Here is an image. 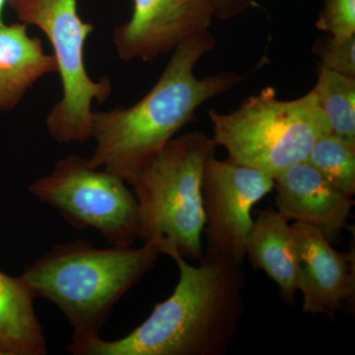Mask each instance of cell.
<instances>
[{
    "mask_svg": "<svg viewBox=\"0 0 355 355\" xmlns=\"http://www.w3.org/2000/svg\"><path fill=\"white\" fill-rule=\"evenodd\" d=\"M216 146L228 159L272 178L305 161L318 139L331 132L330 125L312 90L291 101L277 99L273 87L250 96L239 108L222 114L209 110Z\"/></svg>",
    "mask_w": 355,
    "mask_h": 355,
    "instance_id": "5b68a950",
    "label": "cell"
},
{
    "mask_svg": "<svg viewBox=\"0 0 355 355\" xmlns=\"http://www.w3.org/2000/svg\"><path fill=\"white\" fill-rule=\"evenodd\" d=\"M180 279L169 298L118 340L99 334L73 335L67 349L74 355H224L245 312L242 265L203 256L200 265L173 254Z\"/></svg>",
    "mask_w": 355,
    "mask_h": 355,
    "instance_id": "6da1fadb",
    "label": "cell"
},
{
    "mask_svg": "<svg viewBox=\"0 0 355 355\" xmlns=\"http://www.w3.org/2000/svg\"><path fill=\"white\" fill-rule=\"evenodd\" d=\"M336 189L355 193V144L330 132L315 142L305 159Z\"/></svg>",
    "mask_w": 355,
    "mask_h": 355,
    "instance_id": "2e32d148",
    "label": "cell"
},
{
    "mask_svg": "<svg viewBox=\"0 0 355 355\" xmlns=\"http://www.w3.org/2000/svg\"><path fill=\"white\" fill-rule=\"evenodd\" d=\"M34 300L21 275L0 270V355L48 354Z\"/></svg>",
    "mask_w": 355,
    "mask_h": 355,
    "instance_id": "5bb4252c",
    "label": "cell"
},
{
    "mask_svg": "<svg viewBox=\"0 0 355 355\" xmlns=\"http://www.w3.org/2000/svg\"><path fill=\"white\" fill-rule=\"evenodd\" d=\"M277 211L287 221L319 229L331 242L347 227L354 200L336 189L306 161L275 178Z\"/></svg>",
    "mask_w": 355,
    "mask_h": 355,
    "instance_id": "8fae6325",
    "label": "cell"
},
{
    "mask_svg": "<svg viewBox=\"0 0 355 355\" xmlns=\"http://www.w3.org/2000/svg\"><path fill=\"white\" fill-rule=\"evenodd\" d=\"M216 46L209 30L196 35L175 49L157 83L139 102L94 112L89 165L127 181L193 121L202 105L241 83L246 76L237 72L196 76L198 62Z\"/></svg>",
    "mask_w": 355,
    "mask_h": 355,
    "instance_id": "7a4b0ae2",
    "label": "cell"
},
{
    "mask_svg": "<svg viewBox=\"0 0 355 355\" xmlns=\"http://www.w3.org/2000/svg\"><path fill=\"white\" fill-rule=\"evenodd\" d=\"M313 51L324 69L355 77V35L342 39L328 35L315 42Z\"/></svg>",
    "mask_w": 355,
    "mask_h": 355,
    "instance_id": "e0dca14e",
    "label": "cell"
},
{
    "mask_svg": "<svg viewBox=\"0 0 355 355\" xmlns=\"http://www.w3.org/2000/svg\"><path fill=\"white\" fill-rule=\"evenodd\" d=\"M58 72L43 42L24 23L0 25V114L15 109L40 79Z\"/></svg>",
    "mask_w": 355,
    "mask_h": 355,
    "instance_id": "7c38bea8",
    "label": "cell"
},
{
    "mask_svg": "<svg viewBox=\"0 0 355 355\" xmlns=\"http://www.w3.org/2000/svg\"><path fill=\"white\" fill-rule=\"evenodd\" d=\"M273 189L275 179L261 170L217 160L214 155L207 159L202 184L207 219L203 256L227 259L243 266L254 225L252 209Z\"/></svg>",
    "mask_w": 355,
    "mask_h": 355,
    "instance_id": "ba28073f",
    "label": "cell"
},
{
    "mask_svg": "<svg viewBox=\"0 0 355 355\" xmlns=\"http://www.w3.org/2000/svg\"><path fill=\"white\" fill-rule=\"evenodd\" d=\"M21 23L38 27L53 46L62 79V96L46 116L51 137L60 144L84 142L92 133V103L113 91L108 78L89 76L84 60L86 40L94 26L84 22L77 0H7Z\"/></svg>",
    "mask_w": 355,
    "mask_h": 355,
    "instance_id": "8992f818",
    "label": "cell"
},
{
    "mask_svg": "<svg viewBox=\"0 0 355 355\" xmlns=\"http://www.w3.org/2000/svg\"><path fill=\"white\" fill-rule=\"evenodd\" d=\"M214 139L202 132L173 139L139 172L128 178L137 200L139 238L161 254L184 260L203 257L205 212L203 167L216 153Z\"/></svg>",
    "mask_w": 355,
    "mask_h": 355,
    "instance_id": "277c9868",
    "label": "cell"
},
{
    "mask_svg": "<svg viewBox=\"0 0 355 355\" xmlns=\"http://www.w3.org/2000/svg\"><path fill=\"white\" fill-rule=\"evenodd\" d=\"M291 228L298 252L303 312L334 321L343 302L354 296V250L336 251L322 231L308 224L295 222Z\"/></svg>",
    "mask_w": 355,
    "mask_h": 355,
    "instance_id": "30bf717a",
    "label": "cell"
},
{
    "mask_svg": "<svg viewBox=\"0 0 355 355\" xmlns=\"http://www.w3.org/2000/svg\"><path fill=\"white\" fill-rule=\"evenodd\" d=\"M316 28L335 38L355 35V0H324Z\"/></svg>",
    "mask_w": 355,
    "mask_h": 355,
    "instance_id": "ac0fdd59",
    "label": "cell"
},
{
    "mask_svg": "<svg viewBox=\"0 0 355 355\" xmlns=\"http://www.w3.org/2000/svg\"><path fill=\"white\" fill-rule=\"evenodd\" d=\"M6 3L7 0H0V25L4 23L3 21H2V15H3V9Z\"/></svg>",
    "mask_w": 355,
    "mask_h": 355,
    "instance_id": "ffe728a7",
    "label": "cell"
},
{
    "mask_svg": "<svg viewBox=\"0 0 355 355\" xmlns=\"http://www.w3.org/2000/svg\"><path fill=\"white\" fill-rule=\"evenodd\" d=\"M160 252L144 243L135 249H99L77 239L51 248L21 277L35 299L60 308L73 335L99 334L114 306L155 266Z\"/></svg>",
    "mask_w": 355,
    "mask_h": 355,
    "instance_id": "3957f363",
    "label": "cell"
},
{
    "mask_svg": "<svg viewBox=\"0 0 355 355\" xmlns=\"http://www.w3.org/2000/svg\"><path fill=\"white\" fill-rule=\"evenodd\" d=\"M214 18L207 0H133L130 19L114 28V46L125 62H150L209 31Z\"/></svg>",
    "mask_w": 355,
    "mask_h": 355,
    "instance_id": "9c48e42d",
    "label": "cell"
},
{
    "mask_svg": "<svg viewBox=\"0 0 355 355\" xmlns=\"http://www.w3.org/2000/svg\"><path fill=\"white\" fill-rule=\"evenodd\" d=\"M29 191L72 227L95 229L109 244L132 246L139 238L132 191L125 180L91 167L88 159L76 154L60 159L50 175L30 184Z\"/></svg>",
    "mask_w": 355,
    "mask_h": 355,
    "instance_id": "52a82bcc",
    "label": "cell"
},
{
    "mask_svg": "<svg viewBox=\"0 0 355 355\" xmlns=\"http://www.w3.org/2000/svg\"><path fill=\"white\" fill-rule=\"evenodd\" d=\"M246 257L254 270H261L277 284L280 298L295 304L299 261L293 231L277 210L259 212L246 244Z\"/></svg>",
    "mask_w": 355,
    "mask_h": 355,
    "instance_id": "4fadbf2b",
    "label": "cell"
},
{
    "mask_svg": "<svg viewBox=\"0 0 355 355\" xmlns=\"http://www.w3.org/2000/svg\"><path fill=\"white\" fill-rule=\"evenodd\" d=\"M331 132L355 144V77L319 64L312 89Z\"/></svg>",
    "mask_w": 355,
    "mask_h": 355,
    "instance_id": "9a60e30c",
    "label": "cell"
},
{
    "mask_svg": "<svg viewBox=\"0 0 355 355\" xmlns=\"http://www.w3.org/2000/svg\"><path fill=\"white\" fill-rule=\"evenodd\" d=\"M214 18L227 21L257 6V0H207Z\"/></svg>",
    "mask_w": 355,
    "mask_h": 355,
    "instance_id": "d6986e66",
    "label": "cell"
}]
</instances>
